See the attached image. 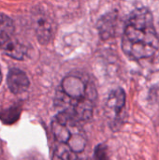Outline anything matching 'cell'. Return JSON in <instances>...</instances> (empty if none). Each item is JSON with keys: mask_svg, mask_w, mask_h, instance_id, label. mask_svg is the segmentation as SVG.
Returning <instances> with one entry per match:
<instances>
[{"mask_svg": "<svg viewBox=\"0 0 159 160\" xmlns=\"http://www.w3.org/2000/svg\"><path fill=\"white\" fill-rule=\"evenodd\" d=\"M97 100V91L89 76L80 72L67 75L56 89L54 106L77 121H89Z\"/></svg>", "mask_w": 159, "mask_h": 160, "instance_id": "6da1fadb", "label": "cell"}, {"mask_svg": "<svg viewBox=\"0 0 159 160\" xmlns=\"http://www.w3.org/2000/svg\"><path fill=\"white\" fill-rule=\"evenodd\" d=\"M159 46L158 35L154 16L147 8L133 10L125 25L122 37V50L133 60L153 56Z\"/></svg>", "mask_w": 159, "mask_h": 160, "instance_id": "7a4b0ae2", "label": "cell"}, {"mask_svg": "<svg viewBox=\"0 0 159 160\" xmlns=\"http://www.w3.org/2000/svg\"><path fill=\"white\" fill-rule=\"evenodd\" d=\"M52 160H88L89 143L81 122L59 112L52 122Z\"/></svg>", "mask_w": 159, "mask_h": 160, "instance_id": "3957f363", "label": "cell"}, {"mask_svg": "<svg viewBox=\"0 0 159 160\" xmlns=\"http://www.w3.org/2000/svg\"><path fill=\"white\" fill-rule=\"evenodd\" d=\"M0 50L7 55L22 60L26 55V48L15 38L13 21L6 14L0 12Z\"/></svg>", "mask_w": 159, "mask_h": 160, "instance_id": "277c9868", "label": "cell"}, {"mask_svg": "<svg viewBox=\"0 0 159 160\" xmlns=\"http://www.w3.org/2000/svg\"><path fill=\"white\" fill-rule=\"evenodd\" d=\"M32 24L35 34L40 44H48L56 32V22L53 14L48 8L40 5L32 10Z\"/></svg>", "mask_w": 159, "mask_h": 160, "instance_id": "5b68a950", "label": "cell"}, {"mask_svg": "<svg viewBox=\"0 0 159 160\" xmlns=\"http://www.w3.org/2000/svg\"><path fill=\"white\" fill-rule=\"evenodd\" d=\"M126 108V93L122 88L112 90L106 101L105 113L110 128L116 131L124 122V112Z\"/></svg>", "mask_w": 159, "mask_h": 160, "instance_id": "8992f818", "label": "cell"}, {"mask_svg": "<svg viewBox=\"0 0 159 160\" xmlns=\"http://www.w3.org/2000/svg\"><path fill=\"white\" fill-rule=\"evenodd\" d=\"M7 84L11 93L19 95L27 91L30 82L25 72L19 68H11L7 76Z\"/></svg>", "mask_w": 159, "mask_h": 160, "instance_id": "52a82bcc", "label": "cell"}, {"mask_svg": "<svg viewBox=\"0 0 159 160\" xmlns=\"http://www.w3.org/2000/svg\"><path fill=\"white\" fill-rule=\"evenodd\" d=\"M117 23V15L113 12L102 16L97 22L98 33L103 39H108L115 35Z\"/></svg>", "mask_w": 159, "mask_h": 160, "instance_id": "ba28073f", "label": "cell"}, {"mask_svg": "<svg viewBox=\"0 0 159 160\" xmlns=\"http://www.w3.org/2000/svg\"><path fill=\"white\" fill-rule=\"evenodd\" d=\"M95 160H109L105 145H98L95 151Z\"/></svg>", "mask_w": 159, "mask_h": 160, "instance_id": "9c48e42d", "label": "cell"}, {"mask_svg": "<svg viewBox=\"0 0 159 160\" xmlns=\"http://www.w3.org/2000/svg\"><path fill=\"white\" fill-rule=\"evenodd\" d=\"M24 160H40L38 159L37 158H36V157H29V158H26Z\"/></svg>", "mask_w": 159, "mask_h": 160, "instance_id": "30bf717a", "label": "cell"}, {"mask_svg": "<svg viewBox=\"0 0 159 160\" xmlns=\"http://www.w3.org/2000/svg\"><path fill=\"white\" fill-rule=\"evenodd\" d=\"M2 82V72H1V69H0V83Z\"/></svg>", "mask_w": 159, "mask_h": 160, "instance_id": "8fae6325", "label": "cell"}]
</instances>
